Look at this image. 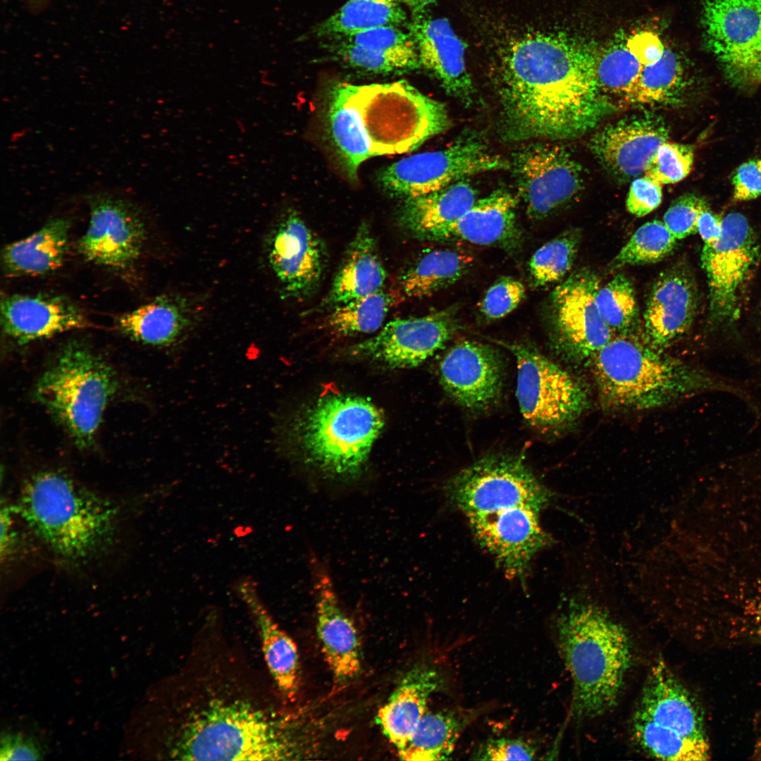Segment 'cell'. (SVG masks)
Listing matches in <instances>:
<instances>
[{
  "instance_id": "obj_1",
  "label": "cell",
  "mask_w": 761,
  "mask_h": 761,
  "mask_svg": "<svg viewBox=\"0 0 761 761\" xmlns=\"http://www.w3.org/2000/svg\"><path fill=\"white\" fill-rule=\"evenodd\" d=\"M285 702L267 669L254 665L209 615L182 664L150 699L151 754L197 761L299 758V721Z\"/></svg>"
},
{
  "instance_id": "obj_2",
  "label": "cell",
  "mask_w": 761,
  "mask_h": 761,
  "mask_svg": "<svg viewBox=\"0 0 761 761\" xmlns=\"http://www.w3.org/2000/svg\"><path fill=\"white\" fill-rule=\"evenodd\" d=\"M596 58L586 46L558 35L514 41L497 72L503 135L566 140L592 130L612 109L597 80Z\"/></svg>"
},
{
  "instance_id": "obj_3",
  "label": "cell",
  "mask_w": 761,
  "mask_h": 761,
  "mask_svg": "<svg viewBox=\"0 0 761 761\" xmlns=\"http://www.w3.org/2000/svg\"><path fill=\"white\" fill-rule=\"evenodd\" d=\"M450 124L443 104L404 80L338 84L330 92L326 112L329 140L350 177L369 158L412 151Z\"/></svg>"
},
{
  "instance_id": "obj_4",
  "label": "cell",
  "mask_w": 761,
  "mask_h": 761,
  "mask_svg": "<svg viewBox=\"0 0 761 761\" xmlns=\"http://www.w3.org/2000/svg\"><path fill=\"white\" fill-rule=\"evenodd\" d=\"M13 507L55 559L70 567L87 566L106 555L120 531L118 502L55 470L27 477Z\"/></svg>"
},
{
  "instance_id": "obj_5",
  "label": "cell",
  "mask_w": 761,
  "mask_h": 761,
  "mask_svg": "<svg viewBox=\"0 0 761 761\" xmlns=\"http://www.w3.org/2000/svg\"><path fill=\"white\" fill-rule=\"evenodd\" d=\"M602 404L656 409L707 392H738L722 378L653 348L636 335L614 336L590 359Z\"/></svg>"
},
{
  "instance_id": "obj_6",
  "label": "cell",
  "mask_w": 761,
  "mask_h": 761,
  "mask_svg": "<svg viewBox=\"0 0 761 761\" xmlns=\"http://www.w3.org/2000/svg\"><path fill=\"white\" fill-rule=\"evenodd\" d=\"M559 650L572 683L576 717L602 716L617 704L633 659L625 627L600 607L575 602L556 624Z\"/></svg>"
},
{
  "instance_id": "obj_7",
  "label": "cell",
  "mask_w": 761,
  "mask_h": 761,
  "mask_svg": "<svg viewBox=\"0 0 761 761\" xmlns=\"http://www.w3.org/2000/svg\"><path fill=\"white\" fill-rule=\"evenodd\" d=\"M384 426L381 411L365 398L330 395L292 421L289 435L304 462L333 479L361 474Z\"/></svg>"
},
{
  "instance_id": "obj_8",
  "label": "cell",
  "mask_w": 761,
  "mask_h": 761,
  "mask_svg": "<svg viewBox=\"0 0 761 761\" xmlns=\"http://www.w3.org/2000/svg\"><path fill=\"white\" fill-rule=\"evenodd\" d=\"M631 738L649 757L670 761L710 758L698 705L666 662L651 666L631 721Z\"/></svg>"
},
{
  "instance_id": "obj_9",
  "label": "cell",
  "mask_w": 761,
  "mask_h": 761,
  "mask_svg": "<svg viewBox=\"0 0 761 761\" xmlns=\"http://www.w3.org/2000/svg\"><path fill=\"white\" fill-rule=\"evenodd\" d=\"M118 388L113 368L86 345L66 344L35 389L36 400L82 449L94 441Z\"/></svg>"
},
{
  "instance_id": "obj_10",
  "label": "cell",
  "mask_w": 761,
  "mask_h": 761,
  "mask_svg": "<svg viewBox=\"0 0 761 761\" xmlns=\"http://www.w3.org/2000/svg\"><path fill=\"white\" fill-rule=\"evenodd\" d=\"M501 343L515 357L516 396L531 426L540 431L564 428L586 412L590 396L581 381L534 347Z\"/></svg>"
},
{
  "instance_id": "obj_11",
  "label": "cell",
  "mask_w": 761,
  "mask_h": 761,
  "mask_svg": "<svg viewBox=\"0 0 761 761\" xmlns=\"http://www.w3.org/2000/svg\"><path fill=\"white\" fill-rule=\"evenodd\" d=\"M451 500L467 517L526 506L541 510L550 493L518 455L485 456L454 475L447 483Z\"/></svg>"
},
{
  "instance_id": "obj_12",
  "label": "cell",
  "mask_w": 761,
  "mask_h": 761,
  "mask_svg": "<svg viewBox=\"0 0 761 761\" xmlns=\"http://www.w3.org/2000/svg\"><path fill=\"white\" fill-rule=\"evenodd\" d=\"M510 168L476 136H463L449 147L414 154L382 170L378 182L390 194L404 199L440 190L466 177Z\"/></svg>"
},
{
  "instance_id": "obj_13",
  "label": "cell",
  "mask_w": 761,
  "mask_h": 761,
  "mask_svg": "<svg viewBox=\"0 0 761 761\" xmlns=\"http://www.w3.org/2000/svg\"><path fill=\"white\" fill-rule=\"evenodd\" d=\"M706 45L738 85L761 82V0H701Z\"/></svg>"
},
{
  "instance_id": "obj_14",
  "label": "cell",
  "mask_w": 761,
  "mask_h": 761,
  "mask_svg": "<svg viewBox=\"0 0 761 761\" xmlns=\"http://www.w3.org/2000/svg\"><path fill=\"white\" fill-rule=\"evenodd\" d=\"M598 276L582 268L571 273L552 291L550 326L555 350L571 362H590L613 337L596 303Z\"/></svg>"
},
{
  "instance_id": "obj_15",
  "label": "cell",
  "mask_w": 761,
  "mask_h": 761,
  "mask_svg": "<svg viewBox=\"0 0 761 761\" xmlns=\"http://www.w3.org/2000/svg\"><path fill=\"white\" fill-rule=\"evenodd\" d=\"M723 230L713 246H703L702 265L707 275L711 318L729 324L738 316L742 290L756 264L759 247L746 218L731 212L722 218Z\"/></svg>"
},
{
  "instance_id": "obj_16",
  "label": "cell",
  "mask_w": 761,
  "mask_h": 761,
  "mask_svg": "<svg viewBox=\"0 0 761 761\" xmlns=\"http://www.w3.org/2000/svg\"><path fill=\"white\" fill-rule=\"evenodd\" d=\"M512 166L529 218L540 220L569 202L581 190V169L563 148L533 143L515 153Z\"/></svg>"
},
{
  "instance_id": "obj_17",
  "label": "cell",
  "mask_w": 761,
  "mask_h": 761,
  "mask_svg": "<svg viewBox=\"0 0 761 761\" xmlns=\"http://www.w3.org/2000/svg\"><path fill=\"white\" fill-rule=\"evenodd\" d=\"M90 218L78 249L87 261L114 270L132 266L141 254L145 228L130 203L101 192L89 197Z\"/></svg>"
},
{
  "instance_id": "obj_18",
  "label": "cell",
  "mask_w": 761,
  "mask_h": 761,
  "mask_svg": "<svg viewBox=\"0 0 761 761\" xmlns=\"http://www.w3.org/2000/svg\"><path fill=\"white\" fill-rule=\"evenodd\" d=\"M455 309L388 323L375 336L351 348L352 355L382 362L391 368L414 367L452 337L459 329Z\"/></svg>"
},
{
  "instance_id": "obj_19",
  "label": "cell",
  "mask_w": 761,
  "mask_h": 761,
  "mask_svg": "<svg viewBox=\"0 0 761 761\" xmlns=\"http://www.w3.org/2000/svg\"><path fill=\"white\" fill-rule=\"evenodd\" d=\"M540 510L519 506L468 518L476 538L505 574L522 579L536 555L550 542L539 521Z\"/></svg>"
},
{
  "instance_id": "obj_20",
  "label": "cell",
  "mask_w": 761,
  "mask_h": 761,
  "mask_svg": "<svg viewBox=\"0 0 761 761\" xmlns=\"http://www.w3.org/2000/svg\"><path fill=\"white\" fill-rule=\"evenodd\" d=\"M271 267L287 295L302 297L318 286L326 261L321 239L292 211L279 222L268 247Z\"/></svg>"
},
{
  "instance_id": "obj_21",
  "label": "cell",
  "mask_w": 761,
  "mask_h": 761,
  "mask_svg": "<svg viewBox=\"0 0 761 761\" xmlns=\"http://www.w3.org/2000/svg\"><path fill=\"white\" fill-rule=\"evenodd\" d=\"M316 631L324 658L338 682L354 679L361 668L362 654L357 628L342 608L326 567L311 561Z\"/></svg>"
},
{
  "instance_id": "obj_22",
  "label": "cell",
  "mask_w": 761,
  "mask_h": 761,
  "mask_svg": "<svg viewBox=\"0 0 761 761\" xmlns=\"http://www.w3.org/2000/svg\"><path fill=\"white\" fill-rule=\"evenodd\" d=\"M441 384L459 405L482 410L500 397L503 383V363L493 347L469 340L454 345L440 365Z\"/></svg>"
},
{
  "instance_id": "obj_23",
  "label": "cell",
  "mask_w": 761,
  "mask_h": 761,
  "mask_svg": "<svg viewBox=\"0 0 761 761\" xmlns=\"http://www.w3.org/2000/svg\"><path fill=\"white\" fill-rule=\"evenodd\" d=\"M668 137V129L660 118L637 116L605 127L591 139L590 148L606 169L626 179L645 172L651 158Z\"/></svg>"
},
{
  "instance_id": "obj_24",
  "label": "cell",
  "mask_w": 761,
  "mask_h": 761,
  "mask_svg": "<svg viewBox=\"0 0 761 761\" xmlns=\"http://www.w3.org/2000/svg\"><path fill=\"white\" fill-rule=\"evenodd\" d=\"M409 32L421 66L434 75L450 96L471 104L475 90L465 63L464 46L449 22L416 15Z\"/></svg>"
},
{
  "instance_id": "obj_25",
  "label": "cell",
  "mask_w": 761,
  "mask_h": 761,
  "mask_svg": "<svg viewBox=\"0 0 761 761\" xmlns=\"http://www.w3.org/2000/svg\"><path fill=\"white\" fill-rule=\"evenodd\" d=\"M518 199L503 189L477 199L454 222L430 233L425 240H462L483 246L517 249L522 233L516 218Z\"/></svg>"
},
{
  "instance_id": "obj_26",
  "label": "cell",
  "mask_w": 761,
  "mask_h": 761,
  "mask_svg": "<svg viewBox=\"0 0 761 761\" xmlns=\"http://www.w3.org/2000/svg\"><path fill=\"white\" fill-rule=\"evenodd\" d=\"M1 315L5 334L23 345L90 326L77 306L58 295L5 296L1 302Z\"/></svg>"
},
{
  "instance_id": "obj_27",
  "label": "cell",
  "mask_w": 761,
  "mask_h": 761,
  "mask_svg": "<svg viewBox=\"0 0 761 761\" xmlns=\"http://www.w3.org/2000/svg\"><path fill=\"white\" fill-rule=\"evenodd\" d=\"M697 302L696 289L688 273L673 269L662 273L652 287L645 310L643 340L664 351L689 329Z\"/></svg>"
},
{
  "instance_id": "obj_28",
  "label": "cell",
  "mask_w": 761,
  "mask_h": 761,
  "mask_svg": "<svg viewBox=\"0 0 761 761\" xmlns=\"http://www.w3.org/2000/svg\"><path fill=\"white\" fill-rule=\"evenodd\" d=\"M443 683V677L435 667L426 663L415 664L378 710L376 722L397 752L405 747L426 713L430 697Z\"/></svg>"
},
{
  "instance_id": "obj_29",
  "label": "cell",
  "mask_w": 761,
  "mask_h": 761,
  "mask_svg": "<svg viewBox=\"0 0 761 761\" xmlns=\"http://www.w3.org/2000/svg\"><path fill=\"white\" fill-rule=\"evenodd\" d=\"M386 278L376 241L363 223L345 252L324 304L335 307L379 292Z\"/></svg>"
},
{
  "instance_id": "obj_30",
  "label": "cell",
  "mask_w": 761,
  "mask_h": 761,
  "mask_svg": "<svg viewBox=\"0 0 761 761\" xmlns=\"http://www.w3.org/2000/svg\"><path fill=\"white\" fill-rule=\"evenodd\" d=\"M240 593L253 617L266 668L283 697L294 703L300 686L296 643L277 624L254 590L242 587Z\"/></svg>"
},
{
  "instance_id": "obj_31",
  "label": "cell",
  "mask_w": 761,
  "mask_h": 761,
  "mask_svg": "<svg viewBox=\"0 0 761 761\" xmlns=\"http://www.w3.org/2000/svg\"><path fill=\"white\" fill-rule=\"evenodd\" d=\"M118 327L142 344L166 347L176 345L190 330L193 316L187 301L162 295L120 316Z\"/></svg>"
},
{
  "instance_id": "obj_32",
  "label": "cell",
  "mask_w": 761,
  "mask_h": 761,
  "mask_svg": "<svg viewBox=\"0 0 761 761\" xmlns=\"http://www.w3.org/2000/svg\"><path fill=\"white\" fill-rule=\"evenodd\" d=\"M70 227L68 219L56 218L27 237L7 245L2 251L6 273L35 276L59 268L68 249Z\"/></svg>"
},
{
  "instance_id": "obj_33",
  "label": "cell",
  "mask_w": 761,
  "mask_h": 761,
  "mask_svg": "<svg viewBox=\"0 0 761 761\" xmlns=\"http://www.w3.org/2000/svg\"><path fill=\"white\" fill-rule=\"evenodd\" d=\"M477 199L474 187L462 179L440 190L404 199L400 225L414 237L425 240L432 232L459 219Z\"/></svg>"
},
{
  "instance_id": "obj_34",
  "label": "cell",
  "mask_w": 761,
  "mask_h": 761,
  "mask_svg": "<svg viewBox=\"0 0 761 761\" xmlns=\"http://www.w3.org/2000/svg\"><path fill=\"white\" fill-rule=\"evenodd\" d=\"M471 717L453 710L426 712L398 756L407 761L449 760Z\"/></svg>"
},
{
  "instance_id": "obj_35",
  "label": "cell",
  "mask_w": 761,
  "mask_h": 761,
  "mask_svg": "<svg viewBox=\"0 0 761 761\" xmlns=\"http://www.w3.org/2000/svg\"><path fill=\"white\" fill-rule=\"evenodd\" d=\"M473 258L462 250L439 249L421 256L400 277L403 297L429 296L460 280L471 269Z\"/></svg>"
},
{
  "instance_id": "obj_36",
  "label": "cell",
  "mask_w": 761,
  "mask_h": 761,
  "mask_svg": "<svg viewBox=\"0 0 761 761\" xmlns=\"http://www.w3.org/2000/svg\"><path fill=\"white\" fill-rule=\"evenodd\" d=\"M399 0H349L314 29L327 39L345 37L381 26L400 27L407 14Z\"/></svg>"
},
{
  "instance_id": "obj_37",
  "label": "cell",
  "mask_w": 761,
  "mask_h": 761,
  "mask_svg": "<svg viewBox=\"0 0 761 761\" xmlns=\"http://www.w3.org/2000/svg\"><path fill=\"white\" fill-rule=\"evenodd\" d=\"M403 297L400 290H382L336 306L327 316L326 326L330 333L340 336L374 332Z\"/></svg>"
},
{
  "instance_id": "obj_38",
  "label": "cell",
  "mask_w": 761,
  "mask_h": 761,
  "mask_svg": "<svg viewBox=\"0 0 761 761\" xmlns=\"http://www.w3.org/2000/svg\"><path fill=\"white\" fill-rule=\"evenodd\" d=\"M684 88V70L677 54L665 47L655 63L643 66L639 76L624 98L637 104H665Z\"/></svg>"
},
{
  "instance_id": "obj_39",
  "label": "cell",
  "mask_w": 761,
  "mask_h": 761,
  "mask_svg": "<svg viewBox=\"0 0 761 761\" xmlns=\"http://www.w3.org/2000/svg\"><path fill=\"white\" fill-rule=\"evenodd\" d=\"M596 303L600 314L614 336L635 335L639 323L633 285L621 273L600 286Z\"/></svg>"
},
{
  "instance_id": "obj_40",
  "label": "cell",
  "mask_w": 761,
  "mask_h": 761,
  "mask_svg": "<svg viewBox=\"0 0 761 761\" xmlns=\"http://www.w3.org/2000/svg\"><path fill=\"white\" fill-rule=\"evenodd\" d=\"M329 50L347 66L376 74L402 73L421 66L417 51L389 52L329 39Z\"/></svg>"
},
{
  "instance_id": "obj_41",
  "label": "cell",
  "mask_w": 761,
  "mask_h": 761,
  "mask_svg": "<svg viewBox=\"0 0 761 761\" xmlns=\"http://www.w3.org/2000/svg\"><path fill=\"white\" fill-rule=\"evenodd\" d=\"M581 239V231L572 229L539 247L528 263L534 285L545 286L560 280L574 264Z\"/></svg>"
},
{
  "instance_id": "obj_42",
  "label": "cell",
  "mask_w": 761,
  "mask_h": 761,
  "mask_svg": "<svg viewBox=\"0 0 761 761\" xmlns=\"http://www.w3.org/2000/svg\"><path fill=\"white\" fill-rule=\"evenodd\" d=\"M678 240L661 221L639 227L613 261L614 267L658 262L674 250Z\"/></svg>"
},
{
  "instance_id": "obj_43",
  "label": "cell",
  "mask_w": 761,
  "mask_h": 761,
  "mask_svg": "<svg viewBox=\"0 0 761 761\" xmlns=\"http://www.w3.org/2000/svg\"><path fill=\"white\" fill-rule=\"evenodd\" d=\"M643 65L626 44L612 47L597 54L595 72L599 85L605 94H627L639 76Z\"/></svg>"
},
{
  "instance_id": "obj_44",
  "label": "cell",
  "mask_w": 761,
  "mask_h": 761,
  "mask_svg": "<svg viewBox=\"0 0 761 761\" xmlns=\"http://www.w3.org/2000/svg\"><path fill=\"white\" fill-rule=\"evenodd\" d=\"M693 160L691 146L667 140L658 147L644 174L662 185L676 183L690 174Z\"/></svg>"
},
{
  "instance_id": "obj_45",
  "label": "cell",
  "mask_w": 761,
  "mask_h": 761,
  "mask_svg": "<svg viewBox=\"0 0 761 761\" xmlns=\"http://www.w3.org/2000/svg\"><path fill=\"white\" fill-rule=\"evenodd\" d=\"M525 285L512 277H502L487 290L480 304L481 314L488 319L502 318L513 311L524 299Z\"/></svg>"
},
{
  "instance_id": "obj_46",
  "label": "cell",
  "mask_w": 761,
  "mask_h": 761,
  "mask_svg": "<svg viewBox=\"0 0 761 761\" xmlns=\"http://www.w3.org/2000/svg\"><path fill=\"white\" fill-rule=\"evenodd\" d=\"M335 39L371 49L389 52L417 51L410 32L407 33L398 26H381L331 39Z\"/></svg>"
},
{
  "instance_id": "obj_47",
  "label": "cell",
  "mask_w": 761,
  "mask_h": 761,
  "mask_svg": "<svg viewBox=\"0 0 761 761\" xmlns=\"http://www.w3.org/2000/svg\"><path fill=\"white\" fill-rule=\"evenodd\" d=\"M708 206L694 194H686L676 199L663 216V223L672 235L682 240L697 232L699 216Z\"/></svg>"
},
{
  "instance_id": "obj_48",
  "label": "cell",
  "mask_w": 761,
  "mask_h": 761,
  "mask_svg": "<svg viewBox=\"0 0 761 761\" xmlns=\"http://www.w3.org/2000/svg\"><path fill=\"white\" fill-rule=\"evenodd\" d=\"M537 750L529 742L521 738H490L481 744L474 753V760H533Z\"/></svg>"
},
{
  "instance_id": "obj_49",
  "label": "cell",
  "mask_w": 761,
  "mask_h": 761,
  "mask_svg": "<svg viewBox=\"0 0 761 761\" xmlns=\"http://www.w3.org/2000/svg\"><path fill=\"white\" fill-rule=\"evenodd\" d=\"M662 185L644 175L631 184L626 206L628 211L643 217L656 209L662 199Z\"/></svg>"
},
{
  "instance_id": "obj_50",
  "label": "cell",
  "mask_w": 761,
  "mask_h": 761,
  "mask_svg": "<svg viewBox=\"0 0 761 761\" xmlns=\"http://www.w3.org/2000/svg\"><path fill=\"white\" fill-rule=\"evenodd\" d=\"M733 197L743 202L761 195V159H750L741 164L732 178Z\"/></svg>"
},
{
  "instance_id": "obj_51",
  "label": "cell",
  "mask_w": 761,
  "mask_h": 761,
  "mask_svg": "<svg viewBox=\"0 0 761 761\" xmlns=\"http://www.w3.org/2000/svg\"><path fill=\"white\" fill-rule=\"evenodd\" d=\"M626 44L643 66L657 62L665 49L660 37L648 31L632 35Z\"/></svg>"
},
{
  "instance_id": "obj_52",
  "label": "cell",
  "mask_w": 761,
  "mask_h": 761,
  "mask_svg": "<svg viewBox=\"0 0 761 761\" xmlns=\"http://www.w3.org/2000/svg\"><path fill=\"white\" fill-rule=\"evenodd\" d=\"M1 760H35L39 753L34 743L18 735H6L1 738Z\"/></svg>"
},
{
  "instance_id": "obj_53",
  "label": "cell",
  "mask_w": 761,
  "mask_h": 761,
  "mask_svg": "<svg viewBox=\"0 0 761 761\" xmlns=\"http://www.w3.org/2000/svg\"><path fill=\"white\" fill-rule=\"evenodd\" d=\"M723 230L722 218L712 213L709 207L700 214L697 232L700 235L704 246H713L720 239Z\"/></svg>"
},
{
  "instance_id": "obj_54",
  "label": "cell",
  "mask_w": 761,
  "mask_h": 761,
  "mask_svg": "<svg viewBox=\"0 0 761 761\" xmlns=\"http://www.w3.org/2000/svg\"><path fill=\"white\" fill-rule=\"evenodd\" d=\"M402 4L407 6L414 14H422L425 9L434 3L435 0H399Z\"/></svg>"
},
{
  "instance_id": "obj_55",
  "label": "cell",
  "mask_w": 761,
  "mask_h": 761,
  "mask_svg": "<svg viewBox=\"0 0 761 761\" xmlns=\"http://www.w3.org/2000/svg\"><path fill=\"white\" fill-rule=\"evenodd\" d=\"M755 632L757 635L761 638V622H760V624L757 625Z\"/></svg>"
}]
</instances>
